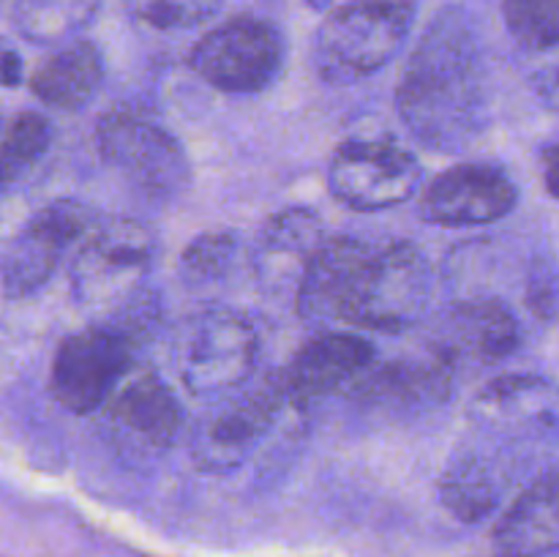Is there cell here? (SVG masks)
<instances>
[{"label":"cell","instance_id":"cell-4","mask_svg":"<svg viewBox=\"0 0 559 557\" xmlns=\"http://www.w3.org/2000/svg\"><path fill=\"white\" fill-rule=\"evenodd\" d=\"M435 271L424 249L409 240L371 244L360 262L338 320L377 333H404L426 317Z\"/></svg>","mask_w":559,"mask_h":557},{"label":"cell","instance_id":"cell-15","mask_svg":"<svg viewBox=\"0 0 559 557\" xmlns=\"http://www.w3.org/2000/svg\"><path fill=\"white\" fill-rule=\"evenodd\" d=\"M456 360L442 347H431L420 358H399L385 366H371L355 393L377 404L426 407L451 396L456 380Z\"/></svg>","mask_w":559,"mask_h":557},{"label":"cell","instance_id":"cell-28","mask_svg":"<svg viewBox=\"0 0 559 557\" xmlns=\"http://www.w3.org/2000/svg\"><path fill=\"white\" fill-rule=\"evenodd\" d=\"M530 304H533V309L538 311L540 317L555 315L557 278L551 276V271L535 273V276L530 278Z\"/></svg>","mask_w":559,"mask_h":557},{"label":"cell","instance_id":"cell-12","mask_svg":"<svg viewBox=\"0 0 559 557\" xmlns=\"http://www.w3.org/2000/svg\"><path fill=\"white\" fill-rule=\"evenodd\" d=\"M519 189L506 169L495 164H456L420 191L424 222L448 229L484 227L506 218L516 208Z\"/></svg>","mask_w":559,"mask_h":557},{"label":"cell","instance_id":"cell-21","mask_svg":"<svg viewBox=\"0 0 559 557\" xmlns=\"http://www.w3.org/2000/svg\"><path fill=\"white\" fill-rule=\"evenodd\" d=\"M502 473L484 451H459L440 478V500L462 522H480L500 506Z\"/></svg>","mask_w":559,"mask_h":557},{"label":"cell","instance_id":"cell-31","mask_svg":"<svg viewBox=\"0 0 559 557\" xmlns=\"http://www.w3.org/2000/svg\"><path fill=\"white\" fill-rule=\"evenodd\" d=\"M497 557H522V555H508V552H502V555H497Z\"/></svg>","mask_w":559,"mask_h":557},{"label":"cell","instance_id":"cell-25","mask_svg":"<svg viewBox=\"0 0 559 557\" xmlns=\"http://www.w3.org/2000/svg\"><path fill=\"white\" fill-rule=\"evenodd\" d=\"M502 16L524 52L540 55L559 44V0H502Z\"/></svg>","mask_w":559,"mask_h":557},{"label":"cell","instance_id":"cell-24","mask_svg":"<svg viewBox=\"0 0 559 557\" xmlns=\"http://www.w3.org/2000/svg\"><path fill=\"white\" fill-rule=\"evenodd\" d=\"M238 257V235L229 229H211L191 240L180 254V278L189 287H207L222 282Z\"/></svg>","mask_w":559,"mask_h":557},{"label":"cell","instance_id":"cell-2","mask_svg":"<svg viewBox=\"0 0 559 557\" xmlns=\"http://www.w3.org/2000/svg\"><path fill=\"white\" fill-rule=\"evenodd\" d=\"M162 325V304L151 289H136L112 306L102 322L71 333L58 344L49 371L55 402L74 415L96 413L131 375L142 347Z\"/></svg>","mask_w":559,"mask_h":557},{"label":"cell","instance_id":"cell-9","mask_svg":"<svg viewBox=\"0 0 559 557\" xmlns=\"http://www.w3.org/2000/svg\"><path fill=\"white\" fill-rule=\"evenodd\" d=\"M98 224L96 211L80 200H55L33 213L31 222L14 235L0 260V284L9 298L38 293L63 257L85 240Z\"/></svg>","mask_w":559,"mask_h":557},{"label":"cell","instance_id":"cell-17","mask_svg":"<svg viewBox=\"0 0 559 557\" xmlns=\"http://www.w3.org/2000/svg\"><path fill=\"white\" fill-rule=\"evenodd\" d=\"M325 224L311 208H284L262 224L254 244V271L262 282L298 284L306 262L325 240Z\"/></svg>","mask_w":559,"mask_h":557},{"label":"cell","instance_id":"cell-6","mask_svg":"<svg viewBox=\"0 0 559 557\" xmlns=\"http://www.w3.org/2000/svg\"><path fill=\"white\" fill-rule=\"evenodd\" d=\"M98 156L129 178L142 194L169 200L191 180V164L173 131L164 129L147 109L120 107L102 115L96 126Z\"/></svg>","mask_w":559,"mask_h":557},{"label":"cell","instance_id":"cell-13","mask_svg":"<svg viewBox=\"0 0 559 557\" xmlns=\"http://www.w3.org/2000/svg\"><path fill=\"white\" fill-rule=\"evenodd\" d=\"M374 364L377 349L369 339L325 331L311 336L289 358V364L278 371V382L287 404L306 410L344 388H355Z\"/></svg>","mask_w":559,"mask_h":557},{"label":"cell","instance_id":"cell-1","mask_svg":"<svg viewBox=\"0 0 559 557\" xmlns=\"http://www.w3.org/2000/svg\"><path fill=\"white\" fill-rule=\"evenodd\" d=\"M396 109L429 151H462L484 129V66L473 27L459 9H442L426 25L399 76Z\"/></svg>","mask_w":559,"mask_h":557},{"label":"cell","instance_id":"cell-30","mask_svg":"<svg viewBox=\"0 0 559 557\" xmlns=\"http://www.w3.org/2000/svg\"><path fill=\"white\" fill-rule=\"evenodd\" d=\"M22 80V60L20 55L11 52V49H3L0 52V85H20Z\"/></svg>","mask_w":559,"mask_h":557},{"label":"cell","instance_id":"cell-26","mask_svg":"<svg viewBox=\"0 0 559 557\" xmlns=\"http://www.w3.org/2000/svg\"><path fill=\"white\" fill-rule=\"evenodd\" d=\"M224 0H126V9L151 31H189L211 20Z\"/></svg>","mask_w":559,"mask_h":557},{"label":"cell","instance_id":"cell-29","mask_svg":"<svg viewBox=\"0 0 559 557\" xmlns=\"http://www.w3.org/2000/svg\"><path fill=\"white\" fill-rule=\"evenodd\" d=\"M544 186L555 200H559V140L544 147Z\"/></svg>","mask_w":559,"mask_h":557},{"label":"cell","instance_id":"cell-18","mask_svg":"<svg viewBox=\"0 0 559 557\" xmlns=\"http://www.w3.org/2000/svg\"><path fill=\"white\" fill-rule=\"evenodd\" d=\"M495 541L508 555L544 557L559 552V467L535 478L495 524Z\"/></svg>","mask_w":559,"mask_h":557},{"label":"cell","instance_id":"cell-22","mask_svg":"<svg viewBox=\"0 0 559 557\" xmlns=\"http://www.w3.org/2000/svg\"><path fill=\"white\" fill-rule=\"evenodd\" d=\"M102 0H16L14 25L33 44L76 42L96 22Z\"/></svg>","mask_w":559,"mask_h":557},{"label":"cell","instance_id":"cell-20","mask_svg":"<svg viewBox=\"0 0 559 557\" xmlns=\"http://www.w3.org/2000/svg\"><path fill=\"white\" fill-rule=\"evenodd\" d=\"M104 82V58L98 47L85 38L69 42L49 55L31 76V91L49 107L74 112L98 93Z\"/></svg>","mask_w":559,"mask_h":557},{"label":"cell","instance_id":"cell-19","mask_svg":"<svg viewBox=\"0 0 559 557\" xmlns=\"http://www.w3.org/2000/svg\"><path fill=\"white\" fill-rule=\"evenodd\" d=\"M522 344L516 315L497 298L462 300L448 315V336L437 342L453 360H506Z\"/></svg>","mask_w":559,"mask_h":557},{"label":"cell","instance_id":"cell-16","mask_svg":"<svg viewBox=\"0 0 559 557\" xmlns=\"http://www.w3.org/2000/svg\"><path fill=\"white\" fill-rule=\"evenodd\" d=\"M107 402L112 424L151 448L175 446L183 431V407L156 371L129 377Z\"/></svg>","mask_w":559,"mask_h":557},{"label":"cell","instance_id":"cell-14","mask_svg":"<svg viewBox=\"0 0 559 557\" xmlns=\"http://www.w3.org/2000/svg\"><path fill=\"white\" fill-rule=\"evenodd\" d=\"M369 249L371 240L358 235H333L322 240L295 284V311L306 322L338 320L349 284Z\"/></svg>","mask_w":559,"mask_h":557},{"label":"cell","instance_id":"cell-10","mask_svg":"<svg viewBox=\"0 0 559 557\" xmlns=\"http://www.w3.org/2000/svg\"><path fill=\"white\" fill-rule=\"evenodd\" d=\"M424 169L402 145L388 140H353L336 147L328 164L333 200L353 211H388L418 191Z\"/></svg>","mask_w":559,"mask_h":557},{"label":"cell","instance_id":"cell-5","mask_svg":"<svg viewBox=\"0 0 559 557\" xmlns=\"http://www.w3.org/2000/svg\"><path fill=\"white\" fill-rule=\"evenodd\" d=\"M260 336L249 317L235 309H205L189 317L175 342V369L197 399H218L251 380Z\"/></svg>","mask_w":559,"mask_h":557},{"label":"cell","instance_id":"cell-27","mask_svg":"<svg viewBox=\"0 0 559 557\" xmlns=\"http://www.w3.org/2000/svg\"><path fill=\"white\" fill-rule=\"evenodd\" d=\"M535 58H540V63L533 71L535 96L544 102V107L559 112V44L551 47L549 52L535 55Z\"/></svg>","mask_w":559,"mask_h":557},{"label":"cell","instance_id":"cell-8","mask_svg":"<svg viewBox=\"0 0 559 557\" xmlns=\"http://www.w3.org/2000/svg\"><path fill=\"white\" fill-rule=\"evenodd\" d=\"M156 262V235L136 218H104L71 260V295L82 306L120 304L140 289Z\"/></svg>","mask_w":559,"mask_h":557},{"label":"cell","instance_id":"cell-23","mask_svg":"<svg viewBox=\"0 0 559 557\" xmlns=\"http://www.w3.org/2000/svg\"><path fill=\"white\" fill-rule=\"evenodd\" d=\"M52 145V123L38 112H20L0 134V189L31 173Z\"/></svg>","mask_w":559,"mask_h":557},{"label":"cell","instance_id":"cell-7","mask_svg":"<svg viewBox=\"0 0 559 557\" xmlns=\"http://www.w3.org/2000/svg\"><path fill=\"white\" fill-rule=\"evenodd\" d=\"M287 42L273 22L240 14L207 31L189 52L197 76L224 93H260L278 80Z\"/></svg>","mask_w":559,"mask_h":557},{"label":"cell","instance_id":"cell-11","mask_svg":"<svg viewBox=\"0 0 559 557\" xmlns=\"http://www.w3.org/2000/svg\"><path fill=\"white\" fill-rule=\"evenodd\" d=\"M287 404L278 375L265 377L257 388L224 402L216 413L202 418L191 435V459L200 470L224 473L235 470L254 453Z\"/></svg>","mask_w":559,"mask_h":557},{"label":"cell","instance_id":"cell-3","mask_svg":"<svg viewBox=\"0 0 559 557\" xmlns=\"http://www.w3.org/2000/svg\"><path fill=\"white\" fill-rule=\"evenodd\" d=\"M413 25V0H349L328 11L314 31L311 66L331 85H355L402 52Z\"/></svg>","mask_w":559,"mask_h":557}]
</instances>
